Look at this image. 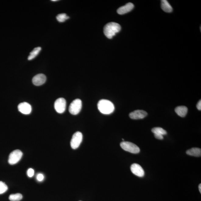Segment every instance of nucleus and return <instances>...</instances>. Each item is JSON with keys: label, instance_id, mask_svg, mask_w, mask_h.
I'll return each mask as SVG.
<instances>
[{"label": "nucleus", "instance_id": "nucleus-5", "mask_svg": "<svg viewBox=\"0 0 201 201\" xmlns=\"http://www.w3.org/2000/svg\"><path fill=\"white\" fill-rule=\"evenodd\" d=\"M83 135L81 132H77L73 134L70 141V146L72 148L75 150L79 147L83 141Z\"/></svg>", "mask_w": 201, "mask_h": 201}, {"label": "nucleus", "instance_id": "nucleus-13", "mask_svg": "<svg viewBox=\"0 0 201 201\" xmlns=\"http://www.w3.org/2000/svg\"><path fill=\"white\" fill-rule=\"evenodd\" d=\"M175 112L181 117H184L186 115L188 111L187 107L185 106H180L175 108Z\"/></svg>", "mask_w": 201, "mask_h": 201}, {"label": "nucleus", "instance_id": "nucleus-19", "mask_svg": "<svg viewBox=\"0 0 201 201\" xmlns=\"http://www.w3.org/2000/svg\"><path fill=\"white\" fill-rule=\"evenodd\" d=\"M69 17L67 16L66 13H60L56 16V19L60 23L64 22L66 20L69 19Z\"/></svg>", "mask_w": 201, "mask_h": 201}, {"label": "nucleus", "instance_id": "nucleus-9", "mask_svg": "<svg viewBox=\"0 0 201 201\" xmlns=\"http://www.w3.org/2000/svg\"><path fill=\"white\" fill-rule=\"evenodd\" d=\"M131 171L134 174L139 177H143L145 174L144 170L141 166L137 164H132L130 167Z\"/></svg>", "mask_w": 201, "mask_h": 201}, {"label": "nucleus", "instance_id": "nucleus-8", "mask_svg": "<svg viewBox=\"0 0 201 201\" xmlns=\"http://www.w3.org/2000/svg\"><path fill=\"white\" fill-rule=\"evenodd\" d=\"M18 108L19 111L24 115H29L32 111L31 105L26 102L20 103L18 105Z\"/></svg>", "mask_w": 201, "mask_h": 201}, {"label": "nucleus", "instance_id": "nucleus-10", "mask_svg": "<svg viewBox=\"0 0 201 201\" xmlns=\"http://www.w3.org/2000/svg\"><path fill=\"white\" fill-rule=\"evenodd\" d=\"M147 113L146 111L142 110H136L131 112L129 114V117L132 119H140L145 118L147 116Z\"/></svg>", "mask_w": 201, "mask_h": 201}, {"label": "nucleus", "instance_id": "nucleus-25", "mask_svg": "<svg viewBox=\"0 0 201 201\" xmlns=\"http://www.w3.org/2000/svg\"><path fill=\"white\" fill-rule=\"evenodd\" d=\"M199 192H200V193H201V184H200L199 185Z\"/></svg>", "mask_w": 201, "mask_h": 201}, {"label": "nucleus", "instance_id": "nucleus-16", "mask_svg": "<svg viewBox=\"0 0 201 201\" xmlns=\"http://www.w3.org/2000/svg\"><path fill=\"white\" fill-rule=\"evenodd\" d=\"M41 50V47H40L34 48L33 51L30 53L29 56L28 57V60H31L36 58L39 53Z\"/></svg>", "mask_w": 201, "mask_h": 201}, {"label": "nucleus", "instance_id": "nucleus-14", "mask_svg": "<svg viewBox=\"0 0 201 201\" xmlns=\"http://www.w3.org/2000/svg\"><path fill=\"white\" fill-rule=\"evenodd\" d=\"M186 153L189 155L196 157H199L201 156V149L194 147L187 150Z\"/></svg>", "mask_w": 201, "mask_h": 201}, {"label": "nucleus", "instance_id": "nucleus-11", "mask_svg": "<svg viewBox=\"0 0 201 201\" xmlns=\"http://www.w3.org/2000/svg\"><path fill=\"white\" fill-rule=\"evenodd\" d=\"M46 80V77L43 74H38L33 77L32 82L34 85L39 86L44 84Z\"/></svg>", "mask_w": 201, "mask_h": 201}, {"label": "nucleus", "instance_id": "nucleus-18", "mask_svg": "<svg viewBox=\"0 0 201 201\" xmlns=\"http://www.w3.org/2000/svg\"><path fill=\"white\" fill-rule=\"evenodd\" d=\"M23 198V196L20 193L12 194L9 196V200L11 201H19Z\"/></svg>", "mask_w": 201, "mask_h": 201}, {"label": "nucleus", "instance_id": "nucleus-27", "mask_svg": "<svg viewBox=\"0 0 201 201\" xmlns=\"http://www.w3.org/2000/svg\"></svg>", "mask_w": 201, "mask_h": 201}, {"label": "nucleus", "instance_id": "nucleus-1", "mask_svg": "<svg viewBox=\"0 0 201 201\" xmlns=\"http://www.w3.org/2000/svg\"><path fill=\"white\" fill-rule=\"evenodd\" d=\"M121 29V27L118 23L111 22L107 23L104 28V33L107 37L111 39Z\"/></svg>", "mask_w": 201, "mask_h": 201}, {"label": "nucleus", "instance_id": "nucleus-23", "mask_svg": "<svg viewBox=\"0 0 201 201\" xmlns=\"http://www.w3.org/2000/svg\"><path fill=\"white\" fill-rule=\"evenodd\" d=\"M154 136L156 138L158 139L162 140L164 139L163 136L162 135L154 134Z\"/></svg>", "mask_w": 201, "mask_h": 201}, {"label": "nucleus", "instance_id": "nucleus-26", "mask_svg": "<svg viewBox=\"0 0 201 201\" xmlns=\"http://www.w3.org/2000/svg\"><path fill=\"white\" fill-rule=\"evenodd\" d=\"M52 1L53 2H56V1H58V0H52Z\"/></svg>", "mask_w": 201, "mask_h": 201}, {"label": "nucleus", "instance_id": "nucleus-4", "mask_svg": "<svg viewBox=\"0 0 201 201\" xmlns=\"http://www.w3.org/2000/svg\"><path fill=\"white\" fill-rule=\"evenodd\" d=\"M82 102L79 99H76L73 100L70 104L69 110L70 114L76 115L79 113L81 110Z\"/></svg>", "mask_w": 201, "mask_h": 201}, {"label": "nucleus", "instance_id": "nucleus-17", "mask_svg": "<svg viewBox=\"0 0 201 201\" xmlns=\"http://www.w3.org/2000/svg\"><path fill=\"white\" fill-rule=\"evenodd\" d=\"M152 132H153L154 134H158V135L163 136L167 134L166 131L164 129H163L159 127H154V128L152 129Z\"/></svg>", "mask_w": 201, "mask_h": 201}, {"label": "nucleus", "instance_id": "nucleus-3", "mask_svg": "<svg viewBox=\"0 0 201 201\" xmlns=\"http://www.w3.org/2000/svg\"><path fill=\"white\" fill-rule=\"evenodd\" d=\"M120 146L123 150L132 153H138L140 151V149L138 146L130 142H122L120 143Z\"/></svg>", "mask_w": 201, "mask_h": 201}, {"label": "nucleus", "instance_id": "nucleus-20", "mask_svg": "<svg viewBox=\"0 0 201 201\" xmlns=\"http://www.w3.org/2000/svg\"><path fill=\"white\" fill-rule=\"evenodd\" d=\"M8 187L4 182L0 181V194H2L7 191Z\"/></svg>", "mask_w": 201, "mask_h": 201}, {"label": "nucleus", "instance_id": "nucleus-6", "mask_svg": "<svg viewBox=\"0 0 201 201\" xmlns=\"http://www.w3.org/2000/svg\"><path fill=\"white\" fill-rule=\"evenodd\" d=\"M23 155L22 152L19 150L13 151L10 154L8 162L10 165H12L17 163L21 160Z\"/></svg>", "mask_w": 201, "mask_h": 201}, {"label": "nucleus", "instance_id": "nucleus-15", "mask_svg": "<svg viewBox=\"0 0 201 201\" xmlns=\"http://www.w3.org/2000/svg\"><path fill=\"white\" fill-rule=\"evenodd\" d=\"M161 8L164 12L167 13L171 12L172 11V8L171 5L169 4L168 2L166 0L161 1Z\"/></svg>", "mask_w": 201, "mask_h": 201}, {"label": "nucleus", "instance_id": "nucleus-22", "mask_svg": "<svg viewBox=\"0 0 201 201\" xmlns=\"http://www.w3.org/2000/svg\"><path fill=\"white\" fill-rule=\"evenodd\" d=\"M37 179L38 182H42L44 179V175L41 173H39L37 175Z\"/></svg>", "mask_w": 201, "mask_h": 201}, {"label": "nucleus", "instance_id": "nucleus-21", "mask_svg": "<svg viewBox=\"0 0 201 201\" xmlns=\"http://www.w3.org/2000/svg\"><path fill=\"white\" fill-rule=\"evenodd\" d=\"M27 174L29 177H33L34 175V171L32 168H29L27 171Z\"/></svg>", "mask_w": 201, "mask_h": 201}, {"label": "nucleus", "instance_id": "nucleus-12", "mask_svg": "<svg viewBox=\"0 0 201 201\" xmlns=\"http://www.w3.org/2000/svg\"><path fill=\"white\" fill-rule=\"evenodd\" d=\"M134 7V5L131 3H127L125 5L121 7L117 10V12L120 15L125 14L130 12Z\"/></svg>", "mask_w": 201, "mask_h": 201}, {"label": "nucleus", "instance_id": "nucleus-2", "mask_svg": "<svg viewBox=\"0 0 201 201\" xmlns=\"http://www.w3.org/2000/svg\"><path fill=\"white\" fill-rule=\"evenodd\" d=\"M98 108L100 113L104 115H110L115 110V106L111 102L108 100H101L98 103Z\"/></svg>", "mask_w": 201, "mask_h": 201}, {"label": "nucleus", "instance_id": "nucleus-7", "mask_svg": "<svg viewBox=\"0 0 201 201\" xmlns=\"http://www.w3.org/2000/svg\"><path fill=\"white\" fill-rule=\"evenodd\" d=\"M66 102L65 99L60 98L56 100L54 104L55 110L57 113H63L65 111L66 108Z\"/></svg>", "mask_w": 201, "mask_h": 201}, {"label": "nucleus", "instance_id": "nucleus-24", "mask_svg": "<svg viewBox=\"0 0 201 201\" xmlns=\"http://www.w3.org/2000/svg\"><path fill=\"white\" fill-rule=\"evenodd\" d=\"M197 107L199 110H201V100H200L197 104Z\"/></svg>", "mask_w": 201, "mask_h": 201}]
</instances>
